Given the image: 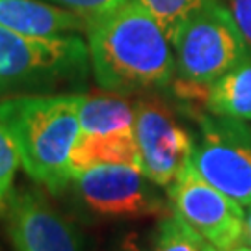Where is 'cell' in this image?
Here are the masks:
<instances>
[{
  "label": "cell",
  "mask_w": 251,
  "mask_h": 251,
  "mask_svg": "<svg viewBox=\"0 0 251 251\" xmlns=\"http://www.w3.org/2000/svg\"><path fill=\"white\" fill-rule=\"evenodd\" d=\"M91 73L102 90L128 95L168 86L175 54L158 21L138 2L126 0L88 30Z\"/></svg>",
  "instance_id": "cell-1"
},
{
  "label": "cell",
  "mask_w": 251,
  "mask_h": 251,
  "mask_svg": "<svg viewBox=\"0 0 251 251\" xmlns=\"http://www.w3.org/2000/svg\"><path fill=\"white\" fill-rule=\"evenodd\" d=\"M80 95H15L0 100V123L19 151L21 166L50 194L71 184V154L82 134Z\"/></svg>",
  "instance_id": "cell-2"
},
{
  "label": "cell",
  "mask_w": 251,
  "mask_h": 251,
  "mask_svg": "<svg viewBox=\"0 0 251 251\" xmlns=\"http://www.w3.org/2000/svg\"><path fill=\"white\" fill-rule=\"evenodd\" d=\"M91 69L78 36H26L0 26V93L78 82Z\"/></svg>",
  "instance_id": "cell-3"
},
{
  "label": "cell",
  "mask_w": 251,
  "mask_h": 251,
  "mask_svg": "<svg viewBox=\"0 0 251 251\" xmlns=\"http://www.w3.org/2000/svg\"><path fill=\"white\" fill-rule=\"evenodd\" d=\"M175 71L192 86H210L251 56L234 19L222 2L196 9L171 37Z\"/></svg>",
  "instance_id": "cell-4"
},
{
  "label": "cell",
  "mask_w": 251,
  "mask_h": 251,
  "mask_svg": "<svg viewBox=\"0 0 251 251\" xmlns=\"http://www.w3.org/2000/svg\"><path fill=\"white\" fill-rule=\"evenodd\" d=\"M192 166L225 196L251 203V126L233 117L199 114Z\"/></svg>",
  "instance_id": "cell-5"
},
{
  "label": "cell",
  "mask_w": 251,
  "mask_h": 251,
  "mask_svg": "<svg viewBox=\"0 0 251 251\" xmlns=\"http://www.w3.org/2000/svg\"><path fill=\"white\" fill-rule=\"evenodd\" d=\"M69 186L75 188L82 205L100 218L138 220L166 210L158 186L134 166H93L76 171Z\"/></svg>",
  "instance_id": "cell-6"
},
{
  "label": "cell",
  "mask_w": 251,
  "mask_h": 251,
  "mask_svg": "<svg viewBox=\"0 0 251 251\" xmlns=\"http://www.w3.org/2000/svg\"><path fill=\"white\" fill-rule=\"evenodd\" d=\"M168 205L220 251L244 244L246 206L206 182L188 162L168 186Z\"/></svg>",
  "instance_id": "cell-7"
},
{
  "label": "cell",
  "mask_w": 251,
  "mask_h": 251,
  "mask_svg": "<svg viewBox=\"0 0 251 251\" xmlns=\"http://www.w3.org/2000/svg\"><path fill=\"white\" fill-rule=\"evenodd\" d=\"M134 136L142 171L156 186L168 188L192 158L194 136L170 108L152 97L134 104Z\"/></svg>",
  "instance_id": "cell-8"
},
{
  "label": "cell",
  "mask_w": 251,
  "mask_h": 251,
  "mask_svg": "<svg viewBox=\"0 0 251 251\" xmlns=\"http://www.w3.org/2000/svg\"><path fill=\"white\" fill-rule=\"evenodd\" d=\"M4 212L15 251H82L76 229L36 190H11Z\"/></svg>",
  "instance_id": "cell-9"
},
{
  "label": "cell",
  "mask_w": 251,
  "mask_h": 251,
  "mask_svg": "<svg viewBox=\"0 0 251 251\" xmlns=\"http://www.w3.org/2000/svg\"><path fill=\"white\" fill-rule=\"evenodd\" d=\"M0 26L26 36L88 32L91 23L47 0H0Z\"/></svg>",
  "instance_id": "cell-10"
},
{
  "label": "cell",
  "mask_w": 251,
  "mask_h": 251,
  "mask_svg": "<svg viewBox=\"0 0 251 251\" xmlns=\"http://www.w3.org/2000/svg\"><path fill=\"white\" fill-rule=\"evenodd\" d=\"M203 104L210 114L251 123V56L206 88Z\"/></svg>",
  "instance_id": "cell-11"
},
{
  "label": "cell",
  "mask_w": 251,
  "mask_h": 251,
  "mask_svg": "<svg viewBox=\"0 0 251 251\" xmlns=\"http://www.w3.org/2000/svg\"><path fill=\"white\" fill-rule=\"evenodd\" d=\"M82 134H126L134 132V106L119 93L80 95L78 100Z\"/></svg>",
  "instance_id": "cell-12"
},
{
  "label": "cell",
  "mask_w": 251,
  "mask_h": 251,
  "mask_svg": "<svg viewBox=\"0 0 251 251\" xmlns=\"http://www.w3.org/2000/svg\"><path fill=\"white\" fill-rule=\"evenodd\" d=\"M106 164H125L140 168V151L134 132L110 136L80 134L71 154L73 175L76 171Z\"/></svg>",
  "instance_id": "cell-13"
},
{
  "label": "cell",
  "mask_w": 251,
  "mask_h": 251,
  "mask_svg": "<svg viewBox=\"0 0 251 251\" xmlns=\"http://www.w3.org/2000/svg\"><path fill=\"white\" fill-rule=\"evenodd\" d=\"M206 244L201 234L170 208V214L156 225L151 251H203Z\"/></svg>",
  "instance_id": "cell-14"
},
{
  "label": "cell",
  "mask_w": 251,
  "mask_h": 251,
  "mask_svg": "<svg viewBox=\"0 0 251 251\" xmlns=\"http://www.w3.org/2000/svg\"><path fill=\"white\" fill-rule=\"evenodd\" d=\"M138 2L158 21V25L164 28V32L171 41V37L175 36L180 25L196 9L212 0H138Z\"/></svg>",
  "instance_id": "cell-15"
},
{
  "label": "cell",
  "mask_w": 251,
  "mask_h": 251,
  "mask_svg": "<svg viewBox=\"0 0 251 251\" xmlns=\"http://www.w3.org/2000/svg\"><path fill=\"white\" fill-rule=\"evenodd\" d=\"M19 166L21 158L15 142L6 130V126L0 123V198L4 201H8V196L11 194V184Z\"/></svg>",
  "instance_id": "cell-16"
},
{
  "label": "cell",
  "mask_w": 251,
  "mask_h": 251,
  "mask_svg": "<svg viewBox=\"0 0 251 251\" xmlns=\"http://www.w3.org/2000/svg\"><path fill=\"white\" fill-rule=\"evenodd\" d=\"M52 2L56 6H62L65 9H71L75 13L88 19L91 25L100 17H104L106 13L114 11L121 4H125L126 0H47Z\"/></svg>",
  "instance_id": "cell-17"
},
{
  "label": "cell",
  "mask_w": 251,
  "mask_h": 251,
  "mask_svg": "<svg viewBox=\"0 0 251 251\" xmlns=\"http://www.w3.org/2000/svg\"><path fill=\"white\" fill-rule=\"evenodd\" d=\"M218 2H222L231 13L251 52V0H218Z\"/></svg>",
  "instance_id": "cell-18"
},
{
  "label": "cell",
  "mask_w": 251,
  "mask_h": 251,
  "mask_svg": "<svg viewBox=\"0 0 251 251\" xmlns=\"http://www.w3.org/2000/svg\"><path fill=\"white\" fill-rule=\"evenodd\" d=\"M117 251H144L140 248V244H138V238H136L134 234H128L125 240L121 242L119 246V250Z\"/></svg>",
  "instance_id": "cell-19"
},
{
  "label": "cell",
  "mask_w": 251,
  "mask_h": 251,
  "mask_svg": "<svg viewBox=\"0 0 251 251\" xmlns=\"http://www.w3.org/2000/svg\"><path fill=\"white\" fill-rule=\"evenodd\" d=\"M244 244L251 246V203L246 206V220H244Z\"/></svg>",
  "instance_id": "cell-20"
},
{
  "label": "cell",
  "mask_w": 251,
  "mask_h": 251,
  "mask_svg": "<svg viewBox=\"0 0 251 251\" xmlns=\"http://www.w3.org/2000/svg\"><path fill=\"white\" fill-rule=\"evenodd\" d=\"M229 251H251V246L250 244H240V246H236V248H233V250Z\"/></svg>",
  "instance_id": "cell-21"
},
{
  "label": "cell",
  "mask_w": 251,
  "mask_h": 251,
  "mask_svg": "<svg viewBox=\"0 0 251 251\" xmlns=\"http://www.w3.org/2000/svg\"><path fill=\"white\" fill-rule=\"evenodd\" d=\"M203 251H220V250H216L214 246H210V244H206V246H205V250H203Z\"/></svg>",
  "instance_id": "cell-22"
},
{
  "label": "cell",
  "mask_w": 251,
  "mask_h": 251,
  "mask_svg": "<svg viewBox=\"0 0 251 251\" xmlns=\"http://www.w3.org/2000/svg\"><path fill=\"white\" fill-rule=\"evenodd\" d=\"M4 208H6V201L0 198V212H4Z\"/></svg>",
  "instance_id": "cell-23"
}]
</instances>
